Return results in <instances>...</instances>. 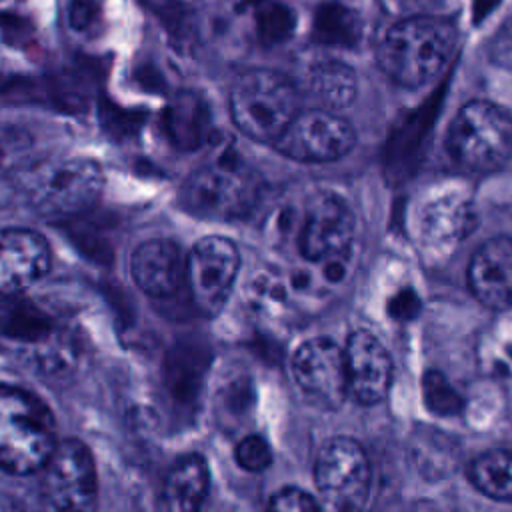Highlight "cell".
Masks as SVG:
<instances>
[{
  "label": "cell",
  "mask_w": 512,
  "mask_h": 512,
  "mask_svg": "<svg viewBox=\"0 0 512 512\" xmlns=\"http://www.w3.org/2000/svg\"><path fill=\"white\" fill-rule=\"evenodd\" d=\"M6 150H8V146H6V140L2 138V134H0V162L4 160V156H6Z\"/></svg>",
  "instance_id": "obj_30"
},
{
  "label": "cell",
  "mask_w": 512,
  "mask_h": 512,
  "mask_svg": "<svg viewBox=\"0 0 512 512\" xmlns=\"http://www.w3.org/2000/svg\"><path fill=\"white\" fill-rule=\"evenodd\" d=\"M258 198L254 178L226 162H212L196 170L182 188V204L204 218L230 220L246 216Z\"/></svg>",
  "instance_id": "obj_7"
},
{
  "label": "cell",
  "mask_w": 512,
  "mask_h": 512,
  "mask_svg": "<svg viewBox=\"0 0 512 512\" xmlns=\"http://www.w3.org/2000/svg\"><path fill=\"white\" fill-rule=\"evenodd\" d=\"M292 376L312 404L338 408L348 394L344 348L324 336L302 342L292 356Z\"/></svg>",
  "instance_id": "obj_11"
},
{
  "label": "cell",
  "mask_w": 512,
  "mask_h": 512,
  "mask_svg": "<svg viewBox=\"0 0 512 512\" xmlns=\"http://www.w3.org/2000/svg\"><path fill=\"white\" fill-rule=\"evenodd\" d=\"M60 326L38 304L16 294H0V338L36 348L50 340Z\"/></svg>",
  "instance_id": "obj_18"
},
{
  "label": "cell",
  "mask_w": 512,
  "mask_h": 512,
  "mask_svg": "<svg viewBox=\"0 0 512 512\" xmlns=\"http://www.w3.org/2000/svg\"><path fill=\"white\" fill-rule=\"evenodd\" d=\"M50 246L30 228L0 230V294H18L50 270Z\"/></svg>",
  "instance_id": "obj_13"
},
{
  "label": "cell",
  "mask_w": 512,
  "mask_h": 512,
  "mask_svg": "<svg viewBox=\"0 0 512 512\" xmlns=\"http://www.w3.org/2000/svg\"><path fill=\"white\" fill-rule=\"evenodd\" d=\"M42 496L56 510H92L98 496V476L92 452L82 440L56 442L42 466Z\"/></svg>",
  "instance_id": "obj_8"
},
{
  "label": "cell",
  "mask_w": 512,
  "mask_h": 512,
  "mask_svg": "<svg viewBox=\"0 0 512 512\" xmlns=\"http://www.w3.org/2000/svg\"><path fill=\"white\" fill-rule=\"evenodd\" d=\"M356 142L354 128L330 110L298 112L274 140L276 150L298 162H334Z\"/></svg>",
  "instance_id": "obj_10"
},
{
  "label": "cell",
  "mask_w": 512,
  "mask_h": 512,
  "mask_svg": "<svg viewBox=\"0 0 512 512\" xmlns=\"http://www.w3.org/2000/svg\"><path fill=\"white\" fill-rule=\"evenodd\" d=\"M468 286L486 308L506 310L512 306V238H490L474 252Z\"/></svg>",
  "instance_id": "obj_16"
},
{
  "label": "cell",
  "mask_w": 512,
  "mask_h": 512,
  "mask_svg": "<svg viewBox=\"0 0 512 512\" xmlns=\"http://www.w3.org/2000/svg\"><path fill=\"white\" fill-rule=\"evenodd\" d=\"M454 44L456 30L448 20L412 14L384 30L376 44V60L388 78L416 88L442 72Z\"/></svg>",
  "instance_id": "obj_1"
},
{
  "label": "cell",
  "mask_w": 512,
  "mask_h": 512,
  "mask_svg": "<svg viewBox=\"0 0 512 512\" xmlns=\"http://www.w3.org/2000/svg\"><path fill=\"white\" fill-rule=\"evenodd\" d=\"M236 462L248 472H262L272 462L270 444L258 434H246L234 450Z\"/></svg>",
  "instance_id": "obj_26"
},
{
  "label": "cell",
  "mask_w": 512,
  "mask_h": 512,
  "mask_svg": "<svg viewBox=\"0 0 512 512\" xmlns=\"http://www.w3.org/2000/svg\"><path fill=\"white\" fill-rule=\"evenodd\" d=\"M104 188V172L92 158H68L34 172L30 202L50 220H66L88 212Z\"/></svg>",
  "instance_id": "obj_5"
},
{
  "label": "cell",
  "mask_w": 512,
  "mask_h": 512,
  "mask_svg": "<svg viewBox=\"0 0 512 512\" xmlns=\"http://www.w3.org/2000/svg\"><path fill=\"white\" fill-rule=\"evenodd\" d=\"M268 508L276 512H310V510H318L320 504L308 492L296 486H286L272 494Z\"/></svg>",
  "instance_id": "obj_27"
},
{
  "label": "cell",
  "mask_w": 512,
  "mask_h": 512,
  "mask_svg": "<svg viewBox=\"0 0 512 512\" xmlns=\"http://www.w3.org/2000/svg\"><path fill=\"white\" fill-rule=\"evenodd\" d=\"M256 396L252 378L236 372L230 374L218 388L216 394V414L222 426L226 428H238L254 410Z\"/></svg>",
  "instance_id": "obj_23"
},
{
  "label": "cell",
  "mask_w": 512,
  "mask_h": 512,
  "mask_svg": "<svg viewBox=\"0 0 512 512\" xmlns=\"http://www.w3.org/2000/svg\"><path fill=\"white\" fill-rule=\"evenodd\" d=\"M314 482L328 508H362L370 494V462L364 448L348 436L326 440L316 454Z\"/></svg>",
  "instance_id": "obj_6"
},
{
  "label": "cell",
  "mask_w": 512,
  "mask_h": 512,
  "mask_svg": "<svg viewBox=\"0 0 512 512\" xmlns=\"http://www.w3.org/2000/svg\"><path fill=\"white\" fill-rule=\"evenodd\" d=\"M164 134L180 150H196L204 144L210 130L206 104L190 92L178 94L162 116Z\"/></svg>",
  "instance_id": "obj_20"
},
{
  "label": "cell",
  "mask_w": 512,
  "mask_h": 512,
  "mask_svg": "<svg viewBox=\"0 0 512 512\" xmlns=\"http://www.w3.org/2000/svg\"><path fill=\"white\" fill-rule=\"evenodd\" d=\"M406 6L410 8H428V6H434L438 4L440 0H402Z\"/></svg>",
  "instance_id": "obj_29"
},
{
  "label": "cell",
  "mask_w": 512,
  "mask_h": 512,
  "mask_svg": "<svg viewBox=\"0 0 512 512\" xmlns=\"http://www.w3.org/2000/svg\"><path fill=\"white\" fill-rule=\"evenodd\" d=\"M56 442L50 408L28 390L0 384V468L16 476L38 472Z\"/></svg>",
  "instance_id": "obj_2"
},
{
  "label": "cell",
  "mask_w": 512,
  "mask_h": 512,
  "mask_svg": "<svg viewBox=\"0 0 512 512\" xmlns=\"http://www.w3.org/2000/svg\"><path fill=\"white\" fill-rule=\"evenodd\" d=\"M308 86L328 108H346L358 94V78L352 66L342 60H320L310 66Z\"/></svg>",
  "instance_id": "obj_21"
},
{
  "label": "cell",
  "mask_w": 512,
  "mask_h": 512,
  "mask_svg": "<svg viewBox=\"0 0 512 512\" xmlns=\"http://www.w3.org/2000/svg\"><path fill=\"white\" fill-rule=\"evenodd\" d=\"M240 254L236 244L224 236H206L194 244L186 256L184 282L194 306L206 314H218L226 304L236 274Z\"/></svg>",
  "instance_id": "obj_9"
},
{
  "label": "cell",
  "mask_w": 512,
  "mask_h": 512,
  "mask_svg": "<svg viewBox=\"0 0 512 512\" xmlns=\"http://www.w3.org/2000/svg\"><path fill=\"white\" fill-rule=\"evenodd\" d=\"M478 226L474 202L460 194L450 192L426 204L420 218L422 246L430 254L446 256L456 244L466 240Z\"/></svg>",
  "instance_id": "obj_15"
},
{
  "label": "cell",
  "mask_w": 512,
  "mask_h": 512,
  "mask_svg": "<svg viewBox=\"0 0 512 512\" xmlns=\"http://www.w3.org/2000/svg\"><path fill=\"white\" fill-rule=\"evenodd\" d=\"M298 112L296 84L276 70H248L230 90V116L256 142H274Z\"/></svg>",
  "instance_id": "obj_3"
},
{
  "label": "cell",
  "mask_w": 512,
  "mask_h": 512,
  "mask_svg": "<svg viewBox=\"0 0 512 512\" xmlns=\"http://www.w3.org/2000/svg\"><path fill=\"white\" fill-rule=\"evenodd\" d=\"M344 358L348 394L360 404L380 402L392 380V360L380 340L366 330H358L348 338Z\"/></svg>",
  "instance_id": "obj_14"
},
{
  "label": "cell",
  "mask_w": 512,
  "mask_h": 512,
  "mask_svg": "<svg viewBox=\"0 0 512 512\" xmlns=\"http://www.w3.org/2000/svg\"><path fill=\"white\" fill-rule=\"evenodd\" d=\"M422 394L428 410L440 416L456 414L462 406V398L458 392L450 386V382L444 378V374L436 370H428L422 376Z\"/></svg>",
  "instance_id": "obj_24"
},
{
  "label": "cell",
  "mask_w": 512,
  "mask_h": 512,
  "mask_svg": "<svg viewBox=\"0 0 512 512\" xmlns=\"http://www.w3.org/2000/svg\"><path fill=\"white\" fill-rule=\"evenodd\" d=\"M446 146L472 172L496 170L512 156V116L488 100H472L452 120Z\"/></svg>",
  "instance_id": "obj_4"
},
{
  "label": "cell",
  "mask_w": 512,
  "mask_h": 512,
  "mask_svg": "<svg viewBox=\"0 0 512 512\" xmlns=\"http://www.w3.org/2000/svg\"><path fill=\"white\" fill-rule=\"evenodd\" d=\"M166 382L176 398H188L198 386V364L190 362L188 350H172L166 364Z\"/></svg>",
  "instance_id": "obj_25"
},
{
  "label": "cell",
  "mask_w": 512,
  "mask_h": 512,
  "mask_svg": "<svg viewBox=\"0 0 512 512\" xmlns=\"http://www.w3.org/2000/svg\"><path fill=\"white\" fill-rule=\"evenodd\" d=\"M210 484L208 464L200 454H186L178 458L162 488L164 506L174 512H194L202 506Z\"/></svg>",
  "instance_id": "obj_19"
},
{
  "label": "cell",
  "mask_w": 512,
  "mask_h": 512,
  "mask_svg": "<svg viewBox=\"0 0 512 512\" xmlns=\"http://www.w3.org/2000/svg\"><path fill=\"white\" fill-rule=\"evenodd\" d=\"M102 20L100 0H70L68 4V24L76 32H94Z\"/></svg>",
  "instance_id": "obj_28"
},
{
  "label": "cell",
  "mask_w": 512,
  "mask_h": 512,
  "mask_svg": "<svg viewBox=\"0 0 512 512\" xmlns=\"http://www.w3.org/2000/svg\"><path fill=\"white\" fill-rule=\"evenodd\" d=\"M468 478L484 496L512 502V450L494 448L476 456L468 466Z\"/></svg>",
  "instance_id": "obj_22"
},
{
  "label": "cell",
  "mask_w": 512,
  "mask_h": 512,
  "mask_svg": "<svg viewBox=\"0 0 512 512\" xmlns=\"http://www.w3.org/2000/svg\"><path fill=\"white\" fill-rule=\"evenodd\" d=\"M354 238V214L346 200L334 192H320L306 210L300 232V252L304 258L320 262L340 256Z\"/></svg>",
  "instance_id": "obj_12"
},
{
  "label": "cell",
  "mask_w": 512,
  "mask_h": 512,
  "mask_svg": "<svg viewBox=\"0 0 512 512\" xmlns=\"http://www.w3.org/2000/svg\"><path fill=\"white\" fill-rule=\"evenodd\" d=\"M130 274L144 294L168 298L176 294L184 282L186 258L176 242L152 238L132 252Z\"/></svg>",
  "instance_id": "obj_17"
}]
</instances>
